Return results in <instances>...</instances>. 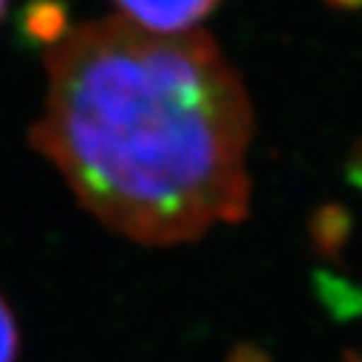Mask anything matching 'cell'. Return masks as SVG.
Segmentation results:
<instances>
[{
  "instance_id": "52a82bcc",
  "label": "cell",
  "mask_w": 362,
  "mask_h": 362,
  "mask_svg": "<svg viewBox=\"0 0 362 362\" xmlns=\"http://www.w3.org/2000/svg\"><path fill=\"white\" fill-rule=\"evenodd\" d=\"M6 8H8V0H0V18L6 16Z\"/></svg>"
},
{
  "instance_id": "277c9868",
  "label": "cell",
  "mask_w": 362,
  "mask_h": 362,
  "mask_svg": "<svg viewBox=\"0 0 362 362\" xmlns=\"http://www.w3.org/2000/svg\"><path fill=\"white\" fill-rule=\"evenodd\" d=\"M18 347H21V334H18L16 317L6 300H0V362H16Z\"/></svg>"
},
{
  "instance_id": "8992f818",
  "label": "cell",
  "mask_w": 362,
  "mask_h": 362,
  "mask_svg": "<svg viewBox=\"0 0 362 362\" xmlns=\"http://www.w3.org/2000/svg\"><path fill=\"white\" fill-rule=\"evenodd\" d=\"M325 3L332 8H339V11H357V8H362V0H325Z\"/></svg>"
},
{
  "instance_id": "5b68a950",
  "label": "cell",
  "mask_w": 362,
  "mask_h": 362,
  "mask_svg": "<svg viewBox=\"0 0 362 362\" xmlns=\"http://www.w3.org/2000/svg\"><path fill=\"white\" fill-rule=\"evenodd\" d=\"M347 229V219L339 209H325L322 211V232H320V242H322L325 252H332L342 244Z\"/></svg>"
},
{
  "instance_id": "6da1fadb",
  "label": "cell",
  "mask_w": 362,
  "mask_h": 362,
  "mask_svg": "<svg viewBox=\"0 0 362 362\" xmlns=\"http://www.w3.org/2000/svg\"><path fill=\"white\" fill-rule=\"evenodd\" d=\"M45 76L30 141L103 224L164 247L247 216L255 113L211 35L88 21L48 48Z\"/></svg>"
},
{
  "instance_id": "3957f363",
  "label": "cell",
  "mask_w": 362,
  "mask_h": 362,
  "mask_svg": "<svg viewBox=\"0 0 362 362\" xmlns=\"http://www.w3.org/2000/svg\"><path fill=\"white\" fill-rule=\"evenodd\" d=\"M23 33L38 43L56 45L68 33V8L63 0H30L21 16Z\"/></svg>"
},
{
  "instance_id": "7a4b0ae2",
  "label": "cell",
  "mask_w": 362,
  "mask_h": 362,
  "mask_svg": "<svg viewBox=\"0 0 362 362\" xmlns=\"http://www.w3.org/2000/svg\"><path fill=\"white\" fill-rule=\"evenodd\" d=\"M119 18L156 35H181L194 30L219 0H111Z\"/></svg>"
}]
</instances>
